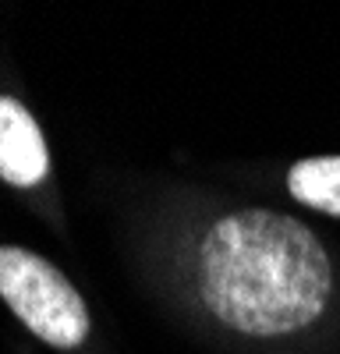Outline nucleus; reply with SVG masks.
I'll return each mask as SVG.
<instances>
[{"instance_id": "4", "label": "nucleus", "mask_w": 340, "mask_h": 354, "mask_svg": "<svg viewBox=\"0 0 340 354\" xmlns=\"http://www.w3.org/2000/svg\"><path fill=\"white\" fill-rule=\"evenodd\" d=\"M287 188L308 209L340 216V156L301 160L287 174Z\"/></svg>"}, {"instance_id": "3", "label": "nucleus", "mask_w": 340, "mask_h": 354, "mask_svg": "<svg viewBox=\"0 0 340 354\" xmlns=\"http://www.w3.org/2000/svg\"><path fill=\"white\" fill-rule=\"evenodd\" d=\"M50 156L39 124L18 100L0 96V177L8 185L28 188L46 177Z\"/></svg>"}, {"instance_id": "1", "label": "nucleus", "mask_w": 340, "mask_h": 354, "mask_svg": "<svg viewBox=\"0 0 340 354\" xmlns=\"http://www.w3.org/2000/svg\"><path fill=\"white\" fill-rule=\"evenodd\" d=\"M330 259L291 216L241 209L223 216L198 252V290L231 330L276 337L308 326L330 301Z\"/></svg>"}, {"instance_id": "2", "label": "nucleus", "mask_w": 340, "mask_h": 354, "mask_svg": "<svg viewBox=\"0 0 340 354\" xmlns=\"http://www.w3.org/2000/svg\"><path fill=\"white\" fill-rule=\"evenodd\" d=\"M0 298L11 312L53 347H78L89 337L82 294L50 262L25 248H0Z\"/></svg>"}]
</instances>
